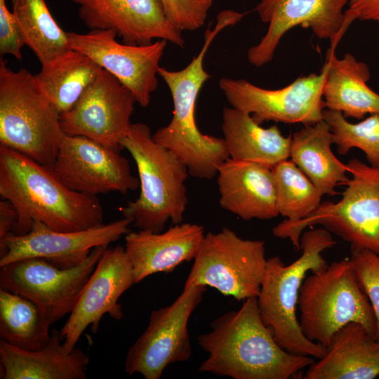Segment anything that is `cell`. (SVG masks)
<instances>
[{"mask_svg":"<svg viewBox=\"0 0 379 379\" xmlns=\"http://www.w3.org/2000/svg\"><path fill=\"white\" fill-rule=\"evenodd\" d=\"M333 135L321 120L303 126L291 136L290 157L323 194L334 196L338 185H345L348 168L333 153Z\"/></svg>","mask_w":379,"mask_h":379,"instance_id":"484cf974","label":"cell"},{"mask_svg":"<svg viewBox=\"0 0 379 379\" xmlns=\"http://www.w3.org/2000/svg\"><path fill=\"white\" fill-rule=\"evenodd\" d=\"M336 244L331 233L323 228L304 231L300 237V256L285 265L278 256L267 258L259 295L258 308L263 323L278 344L288 352L321 358L326 347L310 340L300 329L296 309L301 285L308 272L326 269L322 251Z\"/></svg>","mask_w":379,"mask_h":379,"instance_id":"277c9868","label":"cell"},{"mask_svg":"<svg viewBox=\"0 0 379 379\" xmlns=\"http://www.w3.org/2000/svg\"><path fill=\"white\" fill-rule=\"evenodd\" d=\"M298 306L303 334L326 347L333 335L351 322L360 324L375 338L374 312L350 258L334 262L306 277Z\"/></svg>","mask_w":379,"mask_h":379,"instance_id":"ba28073f","label":"cell"},{"mask_svg":"<svg viewBox=\"0 0 379 379\" xmlns=\"http://www.w3.org/2000/svg\"><path fill=\"white\" fill-rule=\"evenodd\" d=\"M25 45V39L15 15L7 8L6 0H0L1 55H11L21 60V50Z\"/></svg>","mask_w":379,"mask_h":379,"instance_id":"836d02e7","label":"cell"},{"mask_svg":"<svg viewBox=\"0 0 379 379\" xmlns=\"http://www.w3.org/2000/svg\"><path fill=\"white\" fill-rule=\"evenodd\" d=\"M51 169L70 190L93 196L126 194L140 186L119 150L80 135H65Z\"/></svg>","mask_w":379,"mask_h":379,"instance_id":"e0dca14e","label":"cell"},{"mask_svg":"<svg viewBox=\"0 0 379 379\" xmlns=\"http://www.w3.org/2000/svg\"><path fill=\"white\" fill-rule=\"evenodd\" d=\"M11 5L25 44L41 65L72 49L67 32L56 22L45 0H11Z\"/></svg>","mask_w":379,"mask_h":379,"instance_id":"f1b7e54d","label":"cell"},{"mask_svg":"<svg viewBox=\"0 0 379 379\" xmlns=\"http://www.w3.org/2000/svg\"><path fill=\"white\" fill-rule=\"evenodd\" d=\"M326 62L328 69L323 89L326 109L358 120L379 114V94L368 85L371 72L365 62L350 53L338 58L331 48Z\"/></svg>","mask_w":379,"mask_h":379,"instance_id":"cb8c5ba5","label":"cell"},{"mask_svg":"<svg viewBox=\"0 0 379 379\" xmlns=\"http://www.w3.org/2000/svg\"><path fill=\"white\" fill-rule=\"evenodd\" d=\"M267 260L263 241L242 239L227 227L208 232L184 288L210 286L237 300L258 297Z\"/></svg>","mask_w":379,"mask_h":379,"instance_id":"9c48e42d","label":"cell"},{"mask_svg":"<svg viewBox=\"0 0 379 379\" xmlns=\"http://www.w3.org/2000/svg\"><path fill=\"white\" fill-rule=\"evenodd\" d=\"M347 0H260L256 7L268 28L261 40L247 52L248 62L262 67L272 60L284 35L295 27L310 29L320 39H328L332 49L347 29L345 7Z\"/></svg>","mask_w":379,"mask_h":379,"instance_id":"5bb4252c","label":"cell"},{"mask_svg":"<svg viewBox=\"0 0 379 379\" xmlns=\"http://www.w3.org/2000/svg\"><path fill=\"white\" fill-rule=\"evenodd\" d=\"M220 206L244 220L279 214L272 168L228 158L218 171Z\"/></svg>","mask_w":379,"mask_h":379,"instance_id":"44dd1931","label":"cell"},{"mask_svg":"<svg viewBox=\"0 0 379 379\" xmlns=\"http://www.w3.org/2000/svg\"><path fill=\"white\" fill-rule=\"evenodd\" d=\"M347 166L351 178L340 200L321 202L298 221L284 220L273 227L274 236L288 239L299 251L305 230L321 225L348 242L351 251L367 250L379 256V167L355 158Z\"/></svg>","mask_w":379,"mask_h":379,"instance_id":"52a82bcc","label":"cell"},{"mask_svg":"<svg viewBox=\"0 0 379 379\" xmlns=\"http://www.w3.org/2000/svg\"><path fill=\"white\" fill-rule=\"evenodd\" d=\"M350 260L372 306L375 318V337L379 340V256L367 250L352 251Z\"/></svg>","mask_w":379,"mask_h":379,"instance_id":"1f68e13d","label":"cell"},{"mask_svg":"<svg viewBox=\"0 0 379 379\" xmlns=\"http://www.w3.org/2000/svg\"><path fill=\"white\" fill-rule=\"evenodd\" d=\"M120 145L135 162L140 187L139 197L121 209L124 217L139 230L154 232H162L168 220L181 223L188 202L187 166L156 142L150 128L143 123L131 124Z\"/></svg>","mask_w":379,"mask_h":379,"instance_id":"5b68a950","label":"cell"},{"mask_svg":"<svg viewBox=\"0 0 379 379\" xmlns=\"http://www.w3.org/2000/svg\"><path fill=\"white\" fill-rule=\"evenodd\" d=\"M324 119L329 125L339 154L357 148L364 153L369 165L379 167V114H371L354 124L340 112L325 109Z\"/></svg>","mask_w":379,"mask_h":379,"instance_id":"4dcf8cb0","label":"cell"},{"mask_svg":"<svg viewBox=\"0 0 379 379\" xmlns=\"http://www.w3.org/2000/svg\"><path fill=\"white\" fill-rule=\"evenodd\" d=\"M1 379H85L90 359L81 349L67 350L54 329L43 348L27 351L0 341Z\"/></svg>","mask_w":379,"mask_h":379,"instance_id":"603a6c76","label":"cell"},{"mask_svg":"<svg viewBox=\"0 0 379 379\" xmlns=\"http://www.w3.org/2000/svg\"><path fill=\"white\" fill-rule=\"evenodd\" d=\"M51 324L29 299L0 288V337L21 350L36 351L48 343Z\"/></svg>","mask_w":379,"mask_h":379,"instance_id":"83f0119b","label":"cell"},{"mask_svg":"<svg viewBox=\"0 0 379 379\" xmlns=\"http://www.w3.org/2000/svg\"><path fill=\"white\" fill-rule=\"evenodd\" d=\"M328 65L320 72L300 76L278 89H266L245 79L223 77L219 87L232 107L251 115L258 124H316L324 119L323 89Z\"/></svg>","mask_w":379,"mask_h":379,"instance_id":"8fae6325","label":"cell"},{"mask_svg":"<svg viewBox=\"0 0 379 379\" xmlns=\"http://www.w3.org/2000/svg\"><path fill=\"white\" fill-rule=\"evenodd\" d=\"M279 214L291 222L310 215L321 204L323 194L291 160L272 168Z\"/></svg>","mask_w":379,"mask_h":379,"instance_id":"f546056e","label":"cell"},{"mask_svg":"<svg viewBox=\"0 0 379 379\" xmlns=\"http://www.w3.org/2000/svg\"><path fill=\"white\" fill-rule=\"evenodd\" d=\"M108 246L95 247L79 265L60 269L46 260L26 258L0 267V288L35 303L51 325L69 314Z\"/></svg>","mask_w":379,"mask_h":379,"instance_id":"30bf717a","label":"cell"},{"mask_svg":"<svg viewBox=\"0 0 379 379\" xmlns=\"http://www.w3.org/2000/svg\"><path fill=\"white\" fill-rule=\"evenodd\" d=\"M102 67L85 54L71 49L41 65L35 79L60 113L71 109L94 82Z\"/></svg>","mask_w":379,"mask_h":379,"instance_id":"4316f807","label":"cell"},{"mask_svg":"<svg viewBox=\"0 0 379 379\" xmlns=\"http://www.w3.org/2000/svg\"><path fill=\"white\" fill-rule=\"evenodd\" d=\"M65 137L60 113L26 69L0 60V145L51 168Z\"/></svg>","mask_w":379,"mask_h":379,"instance_id":"8992f818","label":"cell"},{"mask_svg":"<svg viewBox=\"0 0 379 379\" xmlns=\"http://www.w3.org/2000/svg\"><path fill=\"white\" fill-rule=\"evenodd\" d=\"M135 102L132 92L102 68L74 107L60 114V125L67 135L84 136L119 150L130 130Z\"/></svg>","mask_w":379,"mask_h":379,"instance_id":"9a60e30c","label":"cell"},{"mask_svg":"<svg viewBox=\"0 0 379 379\" xmlns=\"http://www.w3.org/2000/svg\"><path fill=\"white\" fill-rule=\"evenodd\" d=\"M244 14L232 10L221 11L213 29L210 25L204 34L199 53L183 69L178 71L164 67L159 69L173 99V110L170 122L152 134L153 139L175 153L187 166L190 175L211 180L229 158L223 138L202 133L195 119L199 93L211 75L204 67V57L217 34L224 28L239 22Z\"/></svg>","mask_w":379,"mask_h":379,"instance_id":"3957f363","label":"cell"},{"mask_svg":"<svg viewBox=\"0 0 379 379\" xmlns=\"http://www.w3.org/2000/svg\"><path fill=\"white\" fill-rule=\"evenodd\" d=\"M203 226L180 223L166 231L139 230L125 235V250L131 262L135 282L157 272H171L183 262L194 260L204 237Z\"/></svg>","mask_w":379,"mask_h":379,"instance_id":"ffe728a7","label":"cell"},{"mask_svg":"<svg viewBox=\"0 0 379 379\" xmlns=\"http://www.w3.org/2000/svg\"><path fill=\"white\" fill-rule=\"evenodd\" d=\"M347 6L345 15L350 25L355 20L379 23V0H347Z\"/></svg>","mask_w":379,"mask_h":379,"instance_id":"e575fe53","label":"cell"},{"mask_svg":"<svg viewBox=\"0 0 379 379\" xmlns=\"http://www.w3.org/2000/svg\"><path fill=\"white\" fill-rule=\"evenodd\" d=\"M168 20L180 32L195 31L207 18L213 0H161Z\"/></svg>","mask_w":379,"mask_h":379,"instance_id":"d6a6232c","label":"cell"},{"mask_svg":"<svg viewBox=\"0 0 379 379\" xmlns=\"http://www.w3.org/2000/svg\"><path fill=\"white\" fill-rule=\"evenodd\" d=\"M211 328L197 337L198 345L208 353L201 372L234 379H288L314 361L278 344L262 320L257 297L214 319Z\"/></svg>","mask_w":379,"mask_h":379,"instance_id":"6da1fadb","label":"cell"},{"mask_svg":"<svg viewBox=\"0 0 379 379\" xmlns=\"http://www.w3.org/2000/svg\"><path fill=\"white\" fill-rule=\"evenodd\" d=\"M222 131L229 158L234 160L272 168L290 157L291 136H284L277 125L262 127L239 109H223Z\"/></svg>","mask_w":379,"mask_h":379,"instance_id":"d4e9b609","label":"cell"},{"mask_svg":"<svg viewBox=\"0 0 379 379\" xmlns=\"http://www.w3.org/2000/svg\"><path fill=\"white\" fill-rule=\"evenodd\" d=\"M0 195L17 211L11 231L17 235L28 233L36 222L63 232L102 223L103 208L97 196L70 190L51 168L1 145Z\"/></svg>","mask_w":379,"mask_h":379,"instance_id":"7a4b0ae2","label":"cell"},{"mask_svg":"<svg viewBox=\"0 0 379 379\" xmlns=\"http://www.w3.org/2000/svg\"><path fill=\"white\" fill-rule=\"evenodd\" d=\"M67 34L72 49L88 56L112 74L132 92L141 107L149 105L158 86L159 63L167 41L159 39L147 45L121 44L112 29Z\"/></svg>","mask_w":379,"mask_h":379,"instance_id":"2e32d148","label":"cell"},{"mask_svg":"<svg viewBox=\"0 0 379 379\" xmlns=\"http://www.w3.org/2000/svg\"><path fill=\"white\" fill-rule=\"evenodd\" d=\"M130 218L78 231L54 230L36 222L22 235L8 233L0 239V267L26 258H41L60 269L81 264L99 246H108L130 232Z\"/></svg>","mask_w":379,"mask_h":379,"instance_id":"4fadbf2b","label":"cell"},{"mask_svg":"<svg viewBox=\"0 0 379 379\" xmlns=\"http://www.w3.org/2000/svg\"><path fill=\"white\" fill-rule=\"evenodd\" d=\"M379 375V340L360 324L339 329L324 355L308 366L305 379H373Z\"/></svg>","mask_w":379,"mask_h":379,"instance_id":"7402d4cb","label":"cell"},{"mask_svg":"<svg viewBox=\"0 0 379 379\" xmlns=\"http://www.w3.org/2000/svg\"><path fill=\"white\" fill-rule=\"evenodd\" d=\"M18 220V214L13 205L7 199L0 201V239L12 229Z\"/></svg>","mask_w":379,"mask_h":379,"instance_id":"d590c367","label":"cell"},{"mask_svg":"<svg viewBox=\"0 0 379 379\" xmlns=\"http://www.w3.org/2000/svg\"><path fill=\"white\" fill-rule=\"evenodd\" d=\"M91 30L112 29L123 42L147 45L164 39L183 48L181 32L167 18L161 0H72Z\"/></svg>","mask_w":379,"mask_h":379,"instance_id":"d6986e66","label":"cell"},{"mask_svg":"<svg viewBox=\"0 0 379 379\" xmlns=\"http://www.w3.org/2000/svg\"><path fill=\"white\" fill-rule=\"evenodd\" d=\"M135 282L133 267L125 247L107 248L86 282L74 310L59 331L67 351L71 352L86 328L98 330L105 314L115 320L124 317L118 301Z\"/></svg>","mask_w":379,"mask_h":379,"instance_id":"ac0fdd59","label":"cell"},{"mask_svg":"<svg viewBox=\"0 0 379 379\" xmlns=\"http://www.w3.org/2000/svg\"><path fill=\"white\" fill-rule=\"evenodd\" d=\"M205 291L203 286L183 288L173 303L151 312L146 329L127 352L126 373L159 379L169 364L190 359L188 322Z\"/></svg>","mask_w":379,"mask_h":379,"instance_id":"7c38bea8","label":"cell"}]
</instances>
